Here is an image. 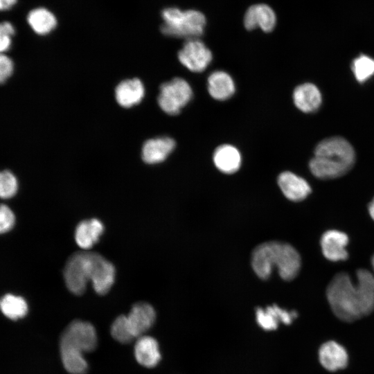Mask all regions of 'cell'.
Wrapping results in <instances>:
<instances>
[{"mask_svg":"<svg viewBox=\"0 0 374 374\" xmlns=\"http://www.w3.org/2000/svg\"><path fill=\"white\" fill-rule=\"evenodd\" d=\"M326 298L333 314L343 321L366 317L374 310V276L359 269L353 281L348 274L338 273L327 287Z\"/></svg>","mask_w":374,"mask_h":374,"instance_id":"1","label":"cell"},{"mask_svg":"<svg viewBox=\"0 0 374 374\" xmlns=\"http://www.w3.org/2000/svg\"><path fill=\"white\" fill-rule=\"evenodd\" d=\"M251 266L255 274L262 280L267 279L275 267L283 280H292L301 269V259L297 250L291 244L270 241L254 249Z\"/></svg>","mask_w":374,"mask_h":374,"instance_id":"2","label":"cell"},{"mask_svg":"<svg viewBox=\"0 0 374 374\" xmlns=\"http://www.w3.org/2000/svg\"><path fill=\"white\" fill-rule=\"evenodd\" d=\"M355 160V154L350 143L342 137L334 136L321 141L316 146L309 168L319 179H332L346 174Z\"/></svg>","mask_w":374,"mask_h":374,"instance_id":"3","label":"cell"},{"mask_svg":"<svg viewBox=\"0 0 374 374\" xmlns=\"http://www.w3.org/2000/svg\"><path fill=\"white\" fill-rule=\"evenodd\" d=\"M161 15L163 24L161 31L166 35L190 39L197 38L204 33L206 18L199 11L168 8Z\"/></svg>","mask_w":374,"mask_h":374,"instance_id":"4","label":"cell"},{"mask_svg":"<svg viewBox=\"0 0 374 374\" xmlns=\"http://www.w3.org/2000/svg\"><path fill=\"white\" fill-rule=\"evenodd\" d=\"M99 253L81 251L71 255L66 262L63 276L68 290L81 295L91 280L92 271Z\"/></svg>","mask_w":374,"mask_h":374,"instance_id":"5","label":"cell"},{"mask_svg":"<svg viewBox=\"0 0 374 374\" xmlns=\"http://www.w3.org/2000/svg\"><path fill=\"white\" fill-rule=\"evenodd\" d=\"M192 97L193 90L189 83L181 78H175L161 85L158 104L166 114L176 115Z\"/></svg>","mask_w":374,"mask_h":374,"instance_id":"6","label":"cell"},{"mask_svg":"<svg viewBox=\"0 0 374 374\" xmlns=\"http://www.w3.org/2000/svg\"><path fill=\"white\" fill-rule=\"evenodd\" d=\"M97 346L95 328L89 322L74 320L64 329L60 339V348H70L81 353L91 352Z\"/></svg>","mask_w":374,"mask_h":374,"instance_id":"7","label":"cell"},{"mask_svg":"<svg viewBox=\"0 0 374 374\" xmlns=\"http://www.w3.org/2000/svg\"><path fill=\"white\" fill-rule=\"evenodd\" d=\"M177 56L183 66L195 73L206 70L213 59L211 51L197 38L187 39Z\"/></svg>","mask_w":374,"mask_h":374,"instance_id":"8","label":"cell"},{"mask_svg":"<svg viewBox=\"0 0 374 374\" xmlns=\"http://www.w3.org/2000/svg\"><path fill=\"white\" fill-rule=\"evenodd\" d=\"M346 233L338 230H328L322 235L320 240L323 256L332 262L344 261L348 259L346 246L348 244Z\"/></svg>","mask_w":374,"mask_h":374,"instance_id":"9","label":"cell"},{"mask_svg":"<svg viewBox=\"0 0 374 374\" xmlns=\"http://www.w3.org/2000/svg\"><path fill=\"white\" fill-rule=\"evenodd\" d=\"M319 360L321 366L328 371L335 372L344 369L348 363V355L346 348L338 342L329 340L319 349Z\"/></svg>","mask_w":374,"mask_h":374,"instance_id":"10","label":"cell"},{"mask_svg":"<svg viewBox=\"0 0 374 374\" xmlns=\"http://www.w3.org/2000/svg\"><path fill=\"white\" fill-rule=\"evenodd\" d=\"M278 185L286 198L293 202L305 199L312 189L307 181L290 172H281L277 179Z\"/></svg>","mask_w":374,"mask_h":374,"instance_id":"11","label":"cell"},{"mask_svg":"<svg viewBox=\"0 0 374 374\" xmlns=\"http://www.w3.org/2000/svg\"><path fill=\"white\" fill-rule=\"evenodd\" d=\"M297 316L296 311H287L275 304L265 309L257 308L256 310V321L265 330H276L279 323L290 325Z\"/></svg>","mask_w":374,"mask_h":374,"instance_id":"12","label":"cell"},{"mask_svg":"<svg viewBox=\"0 0 374 374\" xmlns=\"http://www.w3.org/2000/svg\"><path fill=\"white\" fill-rule=\"evenodd\" d=\"M276 22L275 12L269 6L263 3L250 6L244 17V27L249 30L259 27L264 32L269 33L273 30Z\"/></svg>","mask_w":374,"mask_h":374,"instance_id":"13","label":"cell"},{"mask_svg":"<svg viewBox=\"0 0 374 374\" xmlns=\"http://www.w3.org/2000/svg\"><path fill=\"white\" fill-rule=\"evenodd\" d=\"M127 317L134 337H139L152 326L156 312L149 303L139 302L132 306Z\"/></svg>","mask_w":374,"mask_h":374,"instance_id":"14","label":"cell"},{"mask_svg":"<svg viewBox=\"0 0 374 374\" xmlns=\"http://www.w3.org/2000/svg\"><path fill=\"white\" fill-rule=\"evenodd\" d=\"M175 147V141L168 136L149 139L143 145L142 159L149 164L161 163L168 157Z\"/></svg>","mask_w":374,"mask_h":374,"instance_id":"15","label":"cell"},{"mask_svg":"<svg viewBox=\"0 0 374 374\" xmlns=\"http://www.w3.org/2000/svg\"><path fill=\"white\" fill-rule=\"evenodd\" d=\"M114 279V266L99 254L94 265L91 278L95 292L100 295L107 294L112 287Z\"/></svg>","mask_w":374,"mask_h":374,"instance_id":"16","label":"cell"},{"mask_svg":"<svg viewBox=\"0 0 374 374\" xmlns=\"http://www.w3.org/2000/svg\"><path fill=\"white\" fill-rule=\"evenodd\" d=\"M292 98L295 106L305 113L317 111L322 101L319 89L309 82L298 85L293 91Z\"/></svg>","mask_w":374,"mask_h":374,"instance_id":"17","label":"cell"},{"mask_svg":"<svg viewBox=\"0 0 374 374\" xmlns=\"http://www.w3.org/2000/svg\"><path fill=\"white\" fill-rule=\"evenodd\" d=\"M207 89L209 95L213 99L224 101L229 99L235 93V84L228 73L217 70L208 77Z\"/></svg>","mask_w":374,"mask_h":374,"instance_id":"18","label":"cell"},{"mask_svg":"<svg viewBox=\"0 0 374 374\" xmlns=\"http://www.w3.org/2000/svg\"><path fill=\"white\" fill-rule=\"evenodd\" d=\"M213 160L215 167L220 172L230 175L240 169L242 156L236 147L230 144H223L215 150Z\"/></svg>","mask_w":374,"mask_h":374,"instance_id":"19","label":"cell"},{"mask_svg":"<svg viewBox=\"0 0 374 374\" xmlns=\"http://www.w3.org/2000/svg\"><path fill=\"white\" fill-rule=\"evenodd\" d=\"M104 232V225L97 218L81 221L75 231L77 244L83 249H89L96 244Z\"/></svg>","mask_w":374,"mask_h":374,"instance_id":"20","label":"cell"},{"mask_svg":"<svg viewBox=\"0 0 374 374\" xmlns=\"http://www.w3.org/2000/svg\"><path fill=\"white\" fill-rule=\"evenodd\" d=\"M134 355L137 362L143 366H156L161 359L157 340L150 336L139 337L134 346Z\"/></svg>","mask_w":374,"mask_h":374,"instance_id":"21","label":"cell"},{"mask_svg":"<svg viewBox=\"0 0 374 374\" xmlns=\"http://www.w3.org/2000/svg\"><path fill=\"white\" fill-rule=\"evenodd\" d=\"M144 93L145 89L141 81L133 78L121 82L116 88L115 96L120 105L130 107L141 101Z\"/></svg>","mask_w":374,"mask_h":374,"instance_id":"22","label":"cell"},{"mask_svg":"<svg viewBox=\"0 0 374 374\" xmlns=\"http://www.w3.org/2000/svg\"><path fill=\"white\" fill-rule=\"evenodd\" d=\"M0 311L6 318L17 320L26 316L28 305L23 296L7 292L0 296Z\"/></svg>","mask_w":374,"mask_h":374,"instance_id":"23","label":"cell"},{"mask_svg":"<svg viewBox=\"0 0 374 374\" xmlns=\"http://www.w3.org/2000/svg\"><path fill=\"white\" fill-rule=\"evenodd\" d=\"M27 21L31 28L38 35H46L57 25L54 15L44 8L32 10L28 15Z\"/></svg>","mask_w":374,"mask_h":374,"instance_id":"24","label":"cell"},{"mask_svg":"<svg viewBox=\"0 0 374 374\" xmlns=\"http://www.w3.org/2000/svg\"><path fill=\"white\" fill-rule=\"evenodd\" d=\"M61 359L64 368L71 374H85L88 364L83 353L70 348H60Z\"/></svg>","mask_w":374,"mask_h":374,"instance_id":"25","label":"cell"},{"mask_svg":"<svg viewBox=\"0 0 374 374\" xmlns=\"http://www.w3.org/2000/svg\"><path fill=\"white\" fill-rule=\"evenodd\" d=\"M19 181L11 170H0V201L8 202L14 198L19 190Z\"/></svg>","mask_w":374,"mask_h":374,"instance_id":"26","label":"cell"},{"mask_svg":"<svg viewBox=\"0 0 374 374\" xmlns=\"http://www.w3.org/2000/svg\"><path fill=\"white\" fill-rule=\"evenodd\" d=\"M111 335L117 341L122 344L131 342L136 338L125 315L118 317L111 326Z\"/></svg>","mask_w":374,"mask_h":374,"instance_id":"27","label":"cell"},{"mask_svg":"<svg viewBox=\"0 0 374 374\" xmlns=\"http://www.w3.org/2000/svg\"><path fill=\"white\" fill-rule=\"evenodd\" d=\"M352 70L357 80L364 82L374 74V60L361 55L353 60Z\"/></svg>","mask_w":374,"mask_h":374,"instance_id":"28","label":"cell"},{"mask_svg":"<svg viewBox=\"0 0 374 374\" xmlns=\"http://www.w3.org/2000/svg\"><path fill=\"white\" fill-rule=\"evenodd\" d=\"M16 221L17 217L13 209L6 202H0V235L12 231Z\"/></svg>","mask_w":374,"mask_h":374,"instance_id":"29","label":"cell"},{"mask_svg":"<svg viewBox=\"0 0 374 374\" xmlns=\"http://www.w3.org/2000/svg\"><path fill=\"white\" fill-rule=\"evenodd\" d=\"M15 33V30L11 23L8 21L0 23V53L9 49L12 42L11 37Z\"/></svg>","mask_w":374,"mask_h":374,"instance_id":"30","label":"cell"},{"mask_svg":"<svg viewBox=\"0 0 374 374\" xmlns=\"http://www.w3.org/2000/svg\"><path fill=\"white\" fill-rule=\"evenodd\" d=\"M14 63L7 55L0 53V84L6 82L12 74Z\"/></svg>","mask_w":374,"mask_h":374,"instance_id":"31","label":"cell"},{"mask_svg":"<svg viewBox=\"0 0 374 374\" xmlns=\"http://www.w3.org/2000/svg\"><path fill=\"white\" fill-rule=\"evenodd\" d=\"M17 0H0V11L11 8Z\"/></svg>","mask_w":374,"mask_h":374,"instance_id":"32","label":"cell"},{"mask_svg":"<svg viewBox=\"0 0 374 374\" xmlns=\"http://www.w3.org/2000/svg\"><path fill=\"white\" fill-rule=\"evenodd\" d=\"M368 212L371 218L374 220V197L368 204Z\"/></svg>","mask_w":374,"mask_h":374,"instance_id":"33","label":"cell"},{"mask_svg":"<svg viewBox=\"0 0 374 374\" xmlns=\"http://www.w3.org/2000/svg\"><path fill=\"white\" fill-rule=\"evenodd\" d=\"M371 265H372L373 269L374 270V255H373V256L372 257V259H371Z\"/></svg>","mask_w":374,"mask_h":374,"instance_id":"34","label":"cell"}]
</instances>
